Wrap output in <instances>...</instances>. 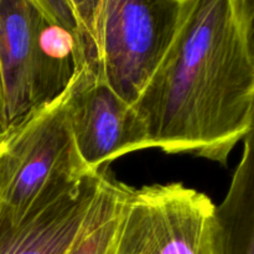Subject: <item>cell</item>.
Wrapping results in <instances>:
<instances>
[{"label": "cell", "instance_id": "cell-6", "mask_svg": "<svg viewBox=\"0 0 254 254\" xmlns=\"http://www.w3.org/2000/svg\"><path fill=\"white\" fill-rule=\"evenodd\" d=\"M69 122L77 155L88 173L107 169L131 151L148 149L131 107L109 88L92 64L72 97Z\"/></svg>", "mask_w": 254, "mask_h": 254}, {"label": "cell", "instance_id": "cell-2", "mask_svg": "<svg viewBox=\"0 0 254 254\" xmlns=\"http://www.w3.org/2000/svg\"><path fill=\"white\" fill-rule=\"evenodd\" d=\"M88 64L60 96L26 114L0 139V220L21 222L89 174L77 155L69 122L72 97Z\"/></svg>", "mask_w": 254, "mask_h": 254}, {"label": "cell", "instance_id": "cell-4", "mask_svg": "<svg viewBox=\"0 0 254 254\" xmlns=\"http://www.w3.org/2000/svg\"><path fill=\"white\" fill-rule=\"evenodd\" d=\"M183 0H97L96 71L129 106L165 56Z\"/></svg>", "mask_w": 254, "mask_h": 254}, {"label": "cell", "instance_id": "cell-8", "mask_svg": "<svg viewBox=\"0 0 254 254\" xmlns=\"http://www.w3.org/2000/svg\"><path fill=\"white\" fill-rule=\"evenodd\" d=\"M245 149L226 197L215 205L211 254H254V140Z\"/></svg>", "mask_w": 254, "mask_h": 254}, {"label": "cell", "instance_id": "cell-12", "mask_svg": "<svg viewBox=\"0 0 254 254\" xmlns=\"http://www.w3.org/2000/svg\"><path fill=\"white\" fill-rule=\"evenodd\" d=\"M9 130L6 119V109H5V94H4V82H2L1 66H0V139Z\"/></svg>", "mask_w": 254, "mask_h": 254}, {"label": "cell", "instance_id": "cell-7", "mask_svg": "<svg viewBox=\"0 0 254 254\" xmlns=\"http://www.w3.org/2000/svg\"><path fill=\"white\" fill-rule=\"evenodd\" d=\"M108 169L47 198L21 222L0 220V254H66L88 220Z\"/></svg>", "mask_w": 254, "mask_h": 254}, {"label": "cell", "instance_id": "cell-11", "mask_svg": "<svg viewBox=\"0 0 254 254\" xmlns=\"http://www.w3.org/2000/svg\"><path fill=\"white\" fill-rule=\"evenodd\" d=\"M32 1L40 7V10L52 24L76 35L82 44L78 22L69 0H32Z\"/></svg>", "mask_w": 254, "mask_h": 254}, {"label": "cell", "instance_id": "cell-13", "mask_svg": "<svg viewBox=\"0 0 254 254\" xmlns=\"http://www.w3.org/2000/svg\"><path fill=\"white\" fill-rule=\"evenodd\" d=\"M0 151H1V143H0Z\"/></svg>", "mask_w": 254, "mask_h": 254}, {"label": "cell", "instance_id": "cell-5", "mask_svg": "<svg viewBox=\"0 0 254 254\" xmlns=\"http://www.w3.org/2000/svg\"><path fill=\"white\" fill-rule=\"evenodd\" d=\"M215 205L183 183L126 186L103 254H211Z\"/></svg>", "mask_w": 254, "mask_h": 254}, {"label": "cell", "instance_id": "cell-1", "mask_svg": "<svg viewBox=\"0 0 254 254\" xmlns=\"http://www.w3.org/2000/svg\"><path fill=\"white\" fill-rule=\"evenodd\" d=\"M130 107L148 149L227 165L253 133L254 0H183L175 36Z\"/></svg>", "mask_w": 254, "mask_h": 254}, {"label": "cell", "instance_id": "cell-10", "mask_svg": "<svg viewBox=\"0 0 254 254\" xmlns=\"http://www.w3.org/2000/svg\"><path fill=\"white\" fill-rule=\"evenodd\" d=\"M76 15L79 27L82 45L88 62L96 66V50H94L93 24L96 14L97 0H69Z\"/></svg>", "mask_w": 254, "mask_h": 254}, {"label": "cell", "instance_id": "cell-3", "mask_svg": "<svg viewBox=\"0 0 254 254\" xmlns=\"http://www.w3.org/2000/svg\"><path fill=\"white\" fill-rule=\"evenodd\" d=\"M87 62L78 37L52 24L32 0H0V66L9 129L60 96Z\"/></svg>", "mask_w": 254, "mask_h": 254}, {"label": "cell", "instance_id": "cell-9", "mask_svg": "<svg viewBox=\"0 0 254 254\" xmlns=\"http://www.w3.org/2000/svg\"><path fill=\"white\" fill-rule=\"evenodd\" d=\"M126 186L107 174L88 220L66 254H103L116 228Z\"/></svg>", "mask_w": 254, "mask_h": 254}]
</instances>
